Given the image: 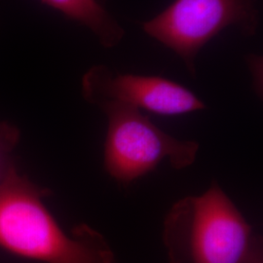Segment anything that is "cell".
Returning a JSON list of instances; mask_svg holds the SVG:
<instances>
[{"instance_id": "6da1fadb", "label": "cell", "mask_w": 263, "mask_h": 263, "mask_svg": "<svg viewBox=\"0 0 263 263\" xmlns=\"http://www.w3.org/2000/svg\"><path fill=\"white\" fill-rule=\"evenodd\" d=\"M49 190L19 174L15 164L0 181V248L43 263H116L104 235L81 224L68 234L44 203Z\"/></svg>"}, {"instance_id": "7a4b0ae2", "label": "cell", "mask_w": 263, "mask_h": 263, "mask_svg": "<svg viewBox=\"0 0 263 263\" xmlns=\"http://www.w3.org/2000/svg\"><path fill=\"white\" fill-rule=\"evenodd\" d=\"M163 239L171 263H262L258 237L216 180L172 206Z\"/></svg>"}, {"instance_id": "3957f363", "label": "cell", "mask_w": 263, "mask_h": 263, "mask_svg": "<svg viewBox=\"0 0 263 263\" xmlns=\"http://www.w3.org/2000/svg\"><path fill=\"white\" fill-rule=\"evenodd\" d=\"M97 107L107 118L104 170L120 185H130L164 161L177 170L195 162L199 151L196 141L174 138L136 108L118 104Z\"/></svg>"}, {"instance_id": "277c9868", "label": "cell", "mask_w": 263, "mask_h": 263, "mask_svg": "<svg viewBox=\"0 0 263 263\" xmlns=\"http://www.w3.org/2000/svg\"><path fill=\"white\" fill-rule=\"evenodd\" d=\"M258 10L253 0H175L159 15L145 22V33L181 59L188 72L196 76L200 51L228 27L254 35Z\"/></svg>"}, {"instance_id": "5b68a950", "label": "cell", "mask_w": 263, "mask_h": 263, "mask_svg": "<svg viewBox=\"0 0 263 263\" xmlns=\"http://www.w3.org/2000/svg\"><path fill=\"white\" fill-rule=\"evenodd\" d=\"M81 93L89 104H118L160 115H180L206 108L196 95L160 76L121 73L104 65L92 66L81 81Z\"/></svg>"}, {"instance_id": "8992f818", "label": "cell", "mask_w": 263, "mask_h": 263, "mask_svg": "<svg viewBox=\"0 0 263 263\" xmlns=\"http://www.w3.org/2000/svg\"><path fill=\"white\" fill-rule=\"evenodd\" d=\"M68 19L90 29L104 48L117 46L125 30L100 0H40Z\"/></svg>"}, {"instance_id": "52a82bcc", "label": "cell", "mask_w": 263, "mask_h": 263, "mask_svg": "<svg viewBox=\"0 0 263 263\" xmlns=\"http://www.w3.org/2000/svg\"><path fill=\"white\" fill-rule=\"evenodd\" d=\"M18 129L8 123L0 124V181L14 165L12 152L19 141Z\"/></svg>"}]
</instances>
